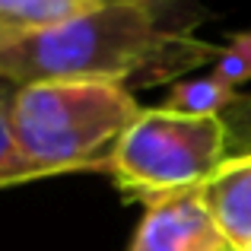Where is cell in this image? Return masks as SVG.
Segmentation results:
<instances>
[{
	"label": "cell",
	"instance_id": "cell-11",
	"mask_svg": "<svg viewBox=\"0 0 251 251\" xmlns=\"http://www.w3.org/2000/svg\"><path fill=\"white\" fill-rule=\"evenodd\" d=\"M124 3H140V6H150L153 13H162V10H169V6H178L181 0H124Z\"/></svg>",
	"mask_w": 251,
	"mask_h": 251
},
{
	"label": "cell",
	"instance_id": "cell-10",
	"mask_svg": "<svg viewBox=\"0 0 251 251\" xmlns=\"http://www.w3.org/2000/svg\"><path fill=\"white\" fill-rule=\"evenodd\" d=\"M220 118H223V124H226L229 156L251 153V89L242 92L232 108H226Z\"/></svg>",
	"mask_w": 251,
	"mask_h": 251
},
{
	"label": "cell",
	"instance_id": "cell-13",
	"mask_svg": "<svg viewBox=\"0 0 251 251\" xmlns=\"http://www.w3.org/2000/svg\"><path fill=\"white\" fill-rule=\"evenodd\" d=\"M245 251H251V248H245Z\"/></svg>",
	"mask_w": 251,
	"mask_h": 251
},
{
	"label": "cell",
	"instance_id": "cell-9",
	"mask_svg": "<svg viewBox=\"0 0 251 251\" xmlns=\"http://www.w3.org/2000/svg\"><path fill=\"white\" fill-rule=\"evenodd\" d=\"M213 80L232 86V89H239L242 83L251 80V29L242 32V35H235L232 42L223 48L220 61L213 64Z\"/></svg>",
	"mask_w": 251,
	"mask_h": 251
},
{
	"label": "cell",
	"instance_id": "cell-1",
	"mask_svg": "<svg viewBox=\"0 0 251 251\" xmlns=\"http://www.w3.org/2000/svg\"><path fill=\"white\" fill-rule=\"evenodd\" d=\"M220 45L162 25L140 3L105 0L54 25L0 35V83L29 86L54 80H102L156 86L216 64Z\"/></svg>",
	"mask_w": 251,
	"mask_h": 251
},
{
	"label": "cell",
	"instance_id": "cell-12",
	"mask_svg": "<svg viewBox=\"0 0 251 251\" xmlns=\"http://www.w3.org/2000/svg\"><path fill=\"white\" fill-rule=\"evenodd\" d=\"M220 251H235V248H229V245H223V248H220Z\"/></svg>",
	"mask_w": 251,
	"mask_h": 251
},
{
	"label": "cell",
	"instance_id": "cell-5",
	"mask_svg": "<svg viewBox=\"0 0 251 251\" xmlns=\"http://www.w3.org/2000/svg\"><path fill=\"white\" fill-rule=\"evenodd\" d=\"M201 201L229 248H251V153L229 156L201 184Z\"/></svg>",
	"mask_w": 251,
	"mask_h": 251
},
{
	"label": "cell",
	"instance_id": "cell-8",
	"mask_svg": "<svg viewBox=\"0 0 251 251\" xmlns=\"http://www.w3.org/2000/svg\"><path fill=\"white\" fill-rule=\"evenodd\" d=\"M16 86L0 83V188H10V184H25V181H38V175L25 166V159L19 156L16 143L10 137V124H6V105Z\"/></svg>",
	"mask_w": 251,
	"mask_h": 251
},
{
	"label": "cell",
	"instance_id": "cell-6",
	"mask_svg": "<svg viewBox=\"0 0 251 251\" xmlns=\"http://www.w3.org/2000/svg\"><path fill=\"white\" fill-rule=\"evenodd\" d=\"M99 3H105V0H0V35L54 25Z\"/></svg>",
	"mask_w": 251,
	"mask_h": 251
},
{
	"label": "cell",
	"instance_id": "cell-4",
	"mask_svg": "<svg viewBox=\"0 0 251 251\" xmlns=\"http://www.w3.org/2000/svg\"><path fill=\"white\" fill-rule=\"evenodd\" d=\"M223 245L197 188L143 207L127 251H220Z\"/></svg>",
	"mask_w": 251,
	"mask_h": 251
},
{
	"label": "cell",
	"instance_id": "cell-2",
	"mask_svg": "<svg viewBox=\"0 0 251 251\" xmlns=\"http://www.w3.org/2000/svg\"><path fill=\"white\" fill-rule=\"evenodd\" d=\"M140 105L121 83L54 80L16 86L6 124L19 156L38 178L67 172H108V156Z\"/></svg>",
	"mask_w": 251,
	"mask_h": 251
},
{
	"label": "cell",
	"instance_id": "cell-7",
	"mask_svg": "<svg viewBox=\"0 0 251 251\" xmlns=\"http://www.w3.org/2000/svg\"><path fill=\"white\" fill-rule=\"evenodd\" d=\"M239 96H242L239 89L213 80V76H203V80H181V83H172V92H169L166 102H162V108L178 111V115L213 118V115H223L226 108H232Z\"/></svg>",
	"mask_w": 251,
	"mask_h": 251
},
{
	"label": "cell",
	"instance_id": "cell-3",
	"mask_svg": "<svg viewBox=\"0 0 251 251\" xmlns=\"http://www.w3.org/2000/svg\"><path fill=\"white\" fill-rule=\"evenodd\" d=\"M229 159L220 115L197 118L169 108H143L108 156V175L130 201L150 203L197 191Z\"/></svg>",
	"mask_w": 251,
	"mask_h": 251
}]
</instances>
